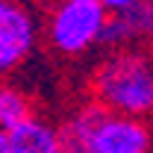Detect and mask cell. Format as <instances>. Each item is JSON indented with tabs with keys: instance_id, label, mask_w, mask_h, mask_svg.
<instances>
[{
	"instance_id": "6da1fadb",
	"label": "cell",
	"mask_w": 153,
	"mask_h": 153,
	"mask_svg": "<svg viewBox=\"0 0 153 153\" xmlns=\"http://www.w3.org/2000/svg\"><path fill=\"white\" fill-rule=\"evenodd\" d=\"M91 103L130 118H153V50H106L88 74Z\"/></svg>"
},
{
	"instance_id": "7a4b0ae2",
	"label": "cell",
	"mask_w": 153,
	"mask_h": 153,
	"mask_svg": "<svg viewBox=\"0 0 153 153\" xmlns=\"http://www.w3.org/2000/svg\"><path fill=\"white\" fill-rule=\"evenodd\" d=\"M65 153H153V124L82 103L62 124Z\"/></svg>"
},
{
	"instance_id": "3957f363",
	"label": "cell",
	"mask_w": 153,
	"mask_h": 153,
	"mask_svg": "<svg viewBox=\"0 0 153 153\" xmlns=\"http://www.w3.org/2000/svg\"><path fill=\"white\" fill-rule=\"evenodd\" d=\"M109 21L100 0H53L44 12V41L62 59H82L103 47Z\"/></svg>"
},
{
	"instance_id": "277c9868",
	"label": "cell",
	"mask_w": 153,
	"mask_h": 153,
	"mask_svg": "<svg viewBox=\"0 0 153 153\" xmlns=\"http://www.w3.org/2000/svg\"><path fill=\"white\" fill-rule=\"evenodd\" d=\"M44 38V18L30 0H0V76L24 68Z\"/></svg>"
},
{
	"instance_id": "5b68a950",
	"label": "cell",
	"mask_w": 153,
	"mask_h": 153,
	"mask_svg": "<svg viewBox=\"0 0 153 153\" xmlns=\"http://www.w3.org/2000/svg\"><path fill=\"white\" fill-rule=\"evenodd\" d=\"M118 47H153V0H144L127 15H115L106 30L103 50H118Z\"/></svg>"
},
{
	"instance_id": "8992f818",
	"label": "cell",
	"mask_w": 153,
	"mask_h": 153,
	"mask_svg": "<svg viewBox=\"0 0 153 153\" xmlns=\"http://www.w3.org/2000/svg\"><path fill=\"white\" fill-rule=\"evenodd\" d=\"M6 135H9L15 153H65L59 124L41 118V115L30 118L27 124H21L18 130H12Z\"/></svg>"
},
{
	"instance_id": "52a82bcc",
	"label": "cell",
	"mask_w": 153,
	"mask_h": 153,
	"mask_svg": "<svg viewBox=\"0 0 153 153\" xmlns=\"http://www.w3.org/2000/svg\"><path fill=\"white\" fill-rule=\"evenodd\" d=\"M36 103L21 85L0 82V133H12L30 118H36Z\"/></svg>"
},
{
	"instance_id": "ba28073f",
	"label": "cell",
	"mask_w": 153,
	"mask_h": 153,
	"mask_svg": "<svg viewBox=\"0 0 153 153\" xmlns=\"http://www.w3.org/2000/svg\"><path fill=\"white\" fill-rule=\"evenodd\" d=\"M144 0H100V6L109 12V15H127V12H133L135 6H141Z\"/></svg>"
},
{
	"instance_id": "9c48e42d",
	"label": "cell",
	"mask_w": 153,
	"mask_h": 153,
	"mask_svg": "<svg viewBox=\"0 0 153 153\" xmlns=\"http://www.w3.org/2000/svg\"><path fill=\"white\" fill-rule=\"evenodd\" d=\"M0 153H15L12 150V141H9V135L0 133Z\"/></svg>"
},
{
	"instance_id": "30bf717a",
	"label": "cell",
	"mask_w": 153,
	"mask_h": 153,
	"mask_svg": "<svg viewBox=\"0 0 153 153\" xmlns=\"http://www.w3.org/2000/svg\"><path fill=\"white\" fill-rule=\"evenodd\" d=\"M30 3H38V0H30ZM47 3H53V0H47Z\"/></svg>"
}]
</instances>
